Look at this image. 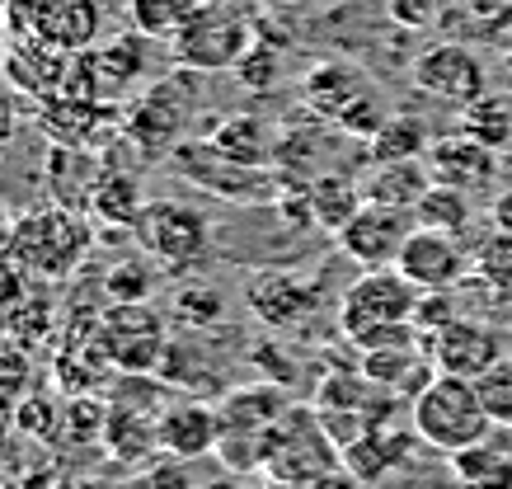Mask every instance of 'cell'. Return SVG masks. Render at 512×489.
<instances>
[{
    "label": "cell",
    "instance_id": "obj_1",
    "mask_svg": "<svg viewBox=\"0 0 512 489\" xmlns=\"http://www.w3.org/2000/svg\"><path fill=\"white\" fill-rule=\"evenodd\" d=\"M419 297L423 292L409 283L400 269H367L343 287L339 306H334V325H339V334L357 353L419 344L423 334H419V325H414Z\"/></svg>",
    "mask_w": 512,
    "mask_h": 489
},
{
    "label": "cell",
    "instance_id": "obj_2",
    "mask_svg": "<svg viewBox=\"0 0 512 489\" xmlns=\"http://www.w3.org/2000/svg\"><path fill=\"white\" fill-rule=\"evenodd\" d=\"M409 424H414V438H419L423 447H433L437 457H456V452H466V447L489 442L494 419L484 410V395L475 381L437 372V377L409 400Z\"/></svg>",
    "mask_w": 512,
    "mask_h": 489
},
{
    "label": "cell",
    "instance_id": "obj_3",
    "mask_svg": "<svg viewBox=\"0 0 512 489\" xmlns=\"http://www.w3.org/2000/svg\"><path fill=\"white\" fill-rule=\"evenodd\" d=\"M5 250L15 254L33 278L62 283V278H71V273L90 259L94 231L85 226L80 212H66V207L47 203V207H33V212H19V217L10 221Z\"/></svg>",
    "mask_w": 512,
    "mask_h": 489
},
{
    "label": "cell",
    "instance_id": "obj_4",
    "mask_svg": "<svg viewBox=\"0 0 512 489\" xmlns=\"http://www.w3.org/2000/svg\"><path fill=\"white\" fill-rule=\"evenodd\" d=\"M254 43L259 33L245 19V10H235L231 0H202L193 19L170 38V52L179 71L212 76V71H235Z\"/></svg>",
    "mask_w": 512,
    "mask_h": 489
},
{
    "label": "cell",
    "instance_id": "obj_5",
    "mask_svg": "<svg viewBox=\"0 0 512 489\" xmlns=\"http://www.w3.org/2000/svg\"><path fill=\"white\" fill-rule=\"evenodd\" d=\"M132 240L146 259H156L165 273H188L207 264L212 254V221L202 217L193 203H174V198H156L146 203V212L132 226Z\"/></svg>",
    "mask_w": 512,
    "mask_h": 489
},
{
    "label": "cell",
    "instance_id": "obj_6",
    "mask_svg": "<svg viewBox=\"0 0 512 489\" xmlns=\"http://www.w3.org/2000/svg\"><path fill=\"white\" fill-rule=\"evenodd\" d=\"M278 485H315L325 475L343 471L339 442L329 438V428L320 424V414L311 410H287L268 433V466Z\"/></svg>",
    "mask_w": 512,
    "mask_h": 489
},
{
    "label": "cell",
    "instance_id": "obj_7",
    "mask_svg": "<svg viewBox=\"0 0 512 489\" xmlns=\"http://www.w3.org/2000/svg\"><path fill=\"white\" fill-rule=\"evenodd\" d=\"M170 170L198 189L217 193L226 203H240V207H264V203H278L287 184H282L278 170H249V165H235L207 142H179L170 151Z\"/></svg>",
    "mask_w": 512,
    "mask_h": 489
},
{
    "label": "cell",
    "instance_id": "obj_8",
    "mask_svg": "<svg viewBox=\"0 0 512 489\" xmlns=\"http://www.w3.org/2000/svg\"><path fill=\"white\" fill-rule=\"evenodd\" d=\"M174 339H165V316L151 301H113L99 316V353L123 377H156Z\"/></svg>",
    "mask_w": 512,
    "mask_h": 489
},
{
    "label": "cell",
    "instance_id": "obj_9",
    "mask_svg": "<svg viewBox=\"0 0 512 489\" xmlns=\"http://www.w3.org/2000/svg\"><path fill=\"white\" fill-rule=\"evenodd\" d=\"M245 306L268 334H296L325 311V278L301 269H259L245 283Z\"/></svg>",
    "mask_w": 512,
    "mask_h": 489
},
{
    "label": "cell",
    "instance_id": "obj_10",
    "mask_svg": "<svg viewBox=\"0 0 512 489\" xmlns=\"http://www.w3.org/2000/svg\"><path fill=\"white\" fill-rule=\"evenodd\" d=\"M193 113V71L160 80L151 90H141L123 109V137L137 146L141 156H170L184 137V118Z\"/></svg>",
    "mask_w": 512,
    "mask_h": 489
},
{
    "label": "cell",
    "instance_id": "obj_11",
    "mask_svg": "<svg viewBox=\"0 0 512 489\" xmlns=\"http://www.w3.org/2000/svg\"><path fill=\"white\" fill-rule=\"evenodd\" d=\"M146 33L127 29L118 38H104L94 43L90 52H76V66H71V85L66 95H85V99H104V104H123L137 80L146 76Z\"/></svg>",
    "mask_w": 512,
    "mask_h": 489
},
{
    "label": "cell",
    "instance_id": "obj_12",
    "mask_svg": "<svg viewBox=\"0 0 512 489\" xmlns=\"http://www.w3.org/2000/svg\"><path fill=\"white\" fill-rule=\"evenodd\" d=\"M419 231V217L409 207H381V203H362L348 226H343L334 245L348 264L357 269H395L400 264V250L409 245V236Z\"/></svg>",
    "mask_w": 512,
    "mask_h": 489
},
{
    "label": "cell",
    "instance_id": "obj_13",
    "mask_svg": "<svg viewBox=\"0 0 512 489\" xmlns=\"http://www.w3.org/2000/svg\"><path fill=\"white\" fill-rule=\"evenodd\" d=\"M409 76L423 95L442 99V104H456V109H470L475 99L489 95V71L466 43H433L423 48L409 66Z\"/></svg>",
    "mask_w": 512,
    "mask_h": 489
},
{
    "label": "cell",
    "instance_id": "obj_14",
    "mask_svg": "<svg viewBox=\"0 0 512 489\" xmlns=\"http://www.w3.org/2000/svg\"><path fill=\"white\" fill-rule=\"evenodd\" d=\"M38 123L52 137V146H76V151H99L104 142L123 137V109L104 99L85 95H57L38 104Z\"/></svg>",
    "mask_w": 512,
    "mask_h": 489
},
{
    "label": "cell",
    "instance_id": "obj_15",
    "mask_svg": "<svg viewBox=\"0 0 512 489\" xmlns=\"http://www.w3.org/2000/svg\"><path fill=\"white\" fill-rule=\"evenodd\" d=\"M395 269L419 287V292H447V287H461L475 269V250L461 245V236H447V231H428L419 226L409 245L400 250V264Z\"/></svg>",
    "mask_w": 512,
    "mask_h": 489
},
{
    "label": "cell",
    "instance_id": "obj_16",
    "mask_svg": "<svg viewBox=\"0 0 512 489\" xmlns=\"http://www.w3.org/2000/svg\"><path fill=\"white\" fill-rule=\"evenodd\" d=\"M428 353H433L437 372H447V377H470L480 381L484 372H494L503 358H508V348H503V334L494 325H484V320H451L447 330H437L423 339Z\"/></svg>",
    "mask_w": 512,
    "mask_h": 489
},
{
    "label": "cell",
    "instance_id": "obj_17",
    "mask_svg": "<svg viewBox=\"0 0 512 489\" xmlns=\"http://www.w3.org/2000/svg\"><path fill=\"white\" fill-rule=\"evenodd\" d=\"M71 66H76V57L62 48H52V43H43V38H19L15 48H5V62H0V71H5V80L15 85L19 95L29 99H57L66 95V85H71Z\"/></svg>",
    "mask_w": 512,
    "mask_h": 489
},
{
    "label": "cell",
    "instance_id": "obj_18",
    "mask_svg": "<svg viewBox=\"0 0 512 489\" xmlns=\"http://www.w3.org/2000/svg\"><path fill=\"white\" fill-rule=\"evenodd\" d=\"M423 160H428V170H433V184L461 189V193H470V198L498 179V151L475 142V137H466V132L433 137V146H428Z\"/></svg>",
    "mask_w": 512,
    "mask_h": 489
},
{
    "label": "cell",
    "instance_id": "obj_19",
    "mask_svg": "<svg viewBox=\"0 0 512 489\" xmlns=\"http://www.w3.org/2000/svg\"><path fill=\"white\" fill-rule=\"evenodd\" d=\"M221 447V410L207 400H179L160 410V452L174 461L207 457Z\"/></svg>",
    "mask_w": 512,
    "mask_h": 489
},
{
    "label": "cell",
    "instance_id": "obj_20",
    "mask_svg": "<svg viewBox=\"0 0 512 489\" xmlns=\"http://www.w3.org/2000/svg\"><path fill=\"white\" fill-rule=\"evenodd\" d=\"M362 372L381 386V391L400 395V400H414V395L437 377V363L428 344H395V348H376V353H362Z\"/></svg>",
    "mask_w": 512,
    "mask_h": 489
},
{
    "label": "cell",
    "instance_id": "obj_21",
    "mask_svg": "<svg viewBox=\"0 0 512 489\" xmlns=\"http://www.w3.org/2000/svg\"><path fill=\"white\" fill-rule=\"evenodd\" d=\"M207 142L217 146L226 160L249 165V170H273V160H278V132L259 113H231V118L212 123Z\"/></svg>",
    "mask_w": 512,
    "mask_h": 489
},
{
    "label": "cell",
    "instance_id": "obj_22",
    "mask_svg": "<svg viewBox=\"0 0 512 489\" xmlns=\"http://www.w3.org/2000/svg\"><path fill=\"white\" fill-rule=\"evenodd\" d=\"M33 38L62 52H90L99 43V5L94 0H43L33 19Z\"/></svg>",
    "mask_w": 512,
    "mask_h": 489
},
{
    "label": "cell",
    "instance_id": "obj_23",
    "mask_svg": "<svg viewBox=\"0 0 512 489\" xmlns=\"http://www.w3.org/2000/svg\"><path fill=\"white\" fill-rule=\"evenodd\" d=\"M99 174H104V165L94 160V151H76V146H52L47 151V189H52V203L66 207V212L90 217Z\"/></svg>",
    "mask_w": 512,
    "mask_h": 489
},
{
    "label": "cell",
    "instance_id": "obj_24",
    "mask_svg": "<svg viewBox=\"0 0 512 489\" xmlns=\"http://www.w3.org/2000/svg\"><path fill=\"white\" fill-rule=\"evenodd\" d=\"M221 433H268L282 414L292 410L278 381H249L221 395Z\"/></svg>",
    "mask_w": 512,
    "mask_h": 489
},
{
    "label": "cell",
    "instance_id": "obj_25",
    "mask_svg": "<svg viewBox=\"0 0 512 489\" xmlns=\"http://www.w3.org/2000/svg\"><path fill=\"white\" fill-rule=\"evenodd\" d=\"M428 189H433L428 160H390V165H372L362 174V198L381 207H409L414 212Z\"/></svg>",
    "mask_w": 512,
    "mask_h": 489
},
{
    "label": "cell",
    "instance_id": "obj_26",
    "mask_svg": "<svg viewBox=\"0 0 512 489\" xmlns=\"http://www.w3.org/2000/svg\"><path fill=\"white\" fill-rule=\"evenodd\" d=\"M367 85H372V80L362 76L357 66H348V62H320V66H311V71H306V80H301V99H306V113H315V118L334 123V118L348 109V99H357Z\"/></svg>",
    "mask_w": 512,
    "mask_h": 489
},
{
    "label": "cell",
    "instance_id": "obj_27",
    "mask_svg": "<svg viewBox=\"0 0 512 489\" xmlns=\"http://www.w3.org/2000/svg\"><path fill=\"white\" fill-rule=\"evenodd\" d=\"M306 203H311V226L339 236L343 226L362 212L367 198H362V179H348L343 170H325L306 184Z\"/></svg>",
    "mask_w": 512,
    "mask_h": 489
},
{
    "label": "cell",
    "instance_id": "obj_28",
    "mask_svg": "<svg viewBox=\"0 0 512 489\" xmlns=\"http://www.w3.org/2000/svg\"><path fill=\"white\" fill-rule=\"evenodd\" d=\"M104 447H109L118 461H151L160 452V414L151 410H127L113 400L109 405V424H104Z\"/></svg>",
    "mask_w": 512,
    "mask_h": 489
},
{
    "label": "cell",
    "instance_id": "obj_29",
    "mask_svg": "<svg viewBox=\"0 0 512 489\" xmlns=\"http://www.w3.org/2000/svg\"><path fill=\"white\" fill-rule=\"evenodd\" d=\"M141 212H146V193H141L137 174H127V170H104L99 174L94 198H90V221H99V226H118V231H132Z\"/></svg>",
    "mask_w": 512,
    "mask_h": 489
},
{
    "label": "cell",
    "instance_id": "obj_30",
    "mask_svg": "<svg viewBox=\"0 0 512 489\" xmlns=\"http://www.w3.org/2000/svg\"><path fill=\"white\" fill-rule=\"evenodd\" d=\"M433 146V132L414 113H390L386 127L367 142V160L372 165H390V160H423Z\"/></svg>",
    "mask_w": 512,
    "mask_h": 489
},
{
    "label": "cell",
    "instance_id": "obj_31",
    "mask_svg": "<svg viewBox=\"0 0 512 489\" xmlns=\"http://www.w3.org/2000/svg\"><path fill=\"white\" fill-rule=\"evenodd\" d=\"M447 461H451V475L466 489H512V457L489 447V442L466 447V452H456Z\"/></svg>",
    "mask_w": 512,
    "mask_h": 489
},
{
    "label": "cell",
    "instance_id": "obj_32",
    "mask_svg": "<svg viewBox=\"0 0 512 489\" xmlns=\"http://www.w3.org/2000/svg\"><path fill=\"white\" fill-rule=\"evenodd\" d=\"M202 0H127V19H132V29L146 33L151 43H170L174 33L184 29L193 10H198Z\"/></svg>",
    "mask_w": 512,
    "mask_h": 489
},
{
    "label": "cell",
    "instance_id": "obj_33",
    "mask_svg": "<svg viewBox=\"0 0 512 489\" xmlns=\"http://www.w3.org/2000/svg\"><path fill=\"white\" fill-rule=\"evenodd\" d=\"M470 212H475L470 193L447 189V184H433V189L423 193V203L414 207L419 226H428V231H447V236H461V231H466Z\"/></svg>",
    "mask_w": 512,
    "mask_h": 489
},
{
    "label": "cell",
    "instance_id": "obj_34",
    "mask_svg": "<svg viewBox=\"0 0 512 489\" xmlns=\"http://www.w3.org/2000/svg\"><path fill=\"white\" fill-rule=\"evenodd\" d=\"M456 132H466V137H475V142L503 151V146L512 142V99L508 95H484V99H475Z\"/></svg>",
    "mask_w": 512,
    "mask_h": 489
},
{
    "label": "cell",
    "instance_id": "obj_35",
    "mask_svg": "<svg viewBox=\"0 0 512 489\" xmlns=\"http://www.w3.org/2000/svg\"><path fill=\"white\" fill-rule=\"evenodd\" d=\"M170 316L184 325V330H207V325H221L226 316V301H221L217 287H198L188 283L170 297Z\"/></svg>",
    "mask_w": 512,
    "mask_h": 489
},
{
    "label": "cell",
    "instance_id": "obj_36",
    "mask_svg": "<svg viewBox=\"0 0 512 489\" xmlns=\"http://www.w3.org/2000/svg\"><path fill=\"white\" fill-rule=\"evenodd\" d=\"M475 278L498 297H512V236L494 231L475 245Z\"/></svg>",
    "mask_w": 512,
    "mask_h": 489
},
{
    "label": "cell",
    "instance_id": "obj_37",
    "mask_svg": "<svg viewBox=\"0 0 512 489\" xmlns=\"http://www.w3.org/2000/svg\"><path fill=\"white\" fill-rule=\"evenodd\" d=\"M156 269L160 264H146V259H123L104 273V297L109 301H146L156 292Z\"/></svg>",
    "mask_w": 512,
    "mask_h": 489
},
{
    "label": "cell",
    "instance_id": "obj_38",
    "mask_svg": "<svg viewBox=\"0 0 512 489\" xmlns=\"http://www.w3.org/2000/svg\"><path fill=\"white\" fill-rule=\"evenodd\" d=\"M386 118H390L386 99H381L372 85H367V90H362L357 99H348V109L334 118V127H339L343 137H362V142H372L376 132L386 127Z\"/></svg>",
    "mask_w": 512,
    "mask_h": 489
},
{
    "label": "cell",
    "instance_id": "obj_39",
    "mask_svg": "<svg viewBox=\"0 0 512 489\" xmlns=\"http://www.w3.org/2000/svg\"><path fill=\"white\" fill-rule=\"evenodd\" d=\"M278 76H282V52H278V43L273 38H259L254 48L245 52V62L235 66V80L240 85H249V90H273L278 85Z\"/></svg>",
    "mask_w": 512,
    "mask_h": 489
},
{
    "label": "cell",
    "instance_id": "obj_40",
    "mask_svg": "<svg viewBox=\"0 0 512 489\" xmlns=\"http://www.w3.org/2000/svg\"><path fill=\"white\" fill-rule=\"evenodd\" d=\"M5 330L15 344H38L52 334V301L43 297H24L15 311H5Z\"/></svg>",
    "mask_w": 512,
    "mask_h": 489
},
{
    "label": "cell",
    "instance_id": "obj_41",
    "mask_svg": "<svg viewBox=\"0 0 512 489\" xmlns=\"http://www.w3.org/2000/svg\"><path fill=\"white\" fill-rule=\"evenodd\" d=\"M475 386H480V395H484L489 419H494V424H512V358H503L494 372H484Z\"/></svg>",
    "mask_w": 512,
    "mask_h": 489
},
{
    "label": "cell",
    "instance_id": "obj_42",
    "mask_svg": "<svg viewBox=\"0 0 512 489\" xmlns=\"http://www.w3.org/2000/svg\"><path fill=\"white\" fill-rule=\"evenodd\" d=\"M451 320H461L456 287H447V292H423V297H419V311H414V325H419L423 339H428V334H437V330H447Z\"/></svg>",
    "mask_w": 512,
    "mask_h": 489
},
{
    "label": "cell",
    "instance_id": "obj_43",
    "mask_svg": "<svg viewBox=\"0 0 512 489\" xmlns=\"http://www.w3.org/2000/svg\"><path fill=\"white\" fill-rule=\"evenodd\" d=\"M33 386V358L15 339L0 344V395H24Z\"/></svg>",
    "mask_w": 512,
    "mask_h": 489
},
{
    "label": "cell",
    "instance_id": "obj_44",
    "mask_svg": "<svg viewBox=\"0 0 512 489\" xmlns=\"http://www.w3.org/2000/svg\"><path fill=\"white\" fill-rule=\"evenodd\" d=\"M29 278H33V273L24 269V264H19L5 245H0V316H5V311H15L19 301L29 297Z\"/></svg>",
    "mask_w": 512,
    "mask_h": 489
},
{
    "label": "cell",
    "instance_id": "obj_45",
    "mask_svg": "<svg viewBox=\"0 0 512 489\" xmlns=\"http://www.w3.org/2000/svg\"><path fill=\"white\" fill-rule=\"evenodd\" d=\"M442 15V0H395L390 5V19L404 24V29H428Z\"/></svg>",
    "mask_w": 512,
    "mask_h": 489
},
{
    "label": "cell",
    "instance_id": "obj_46",
    "mask_svg": "<svg viewBox=\"0 0 512 489\" xmlns=\"http://www.w3.org/2000/svg\"><path fill=\"white\" fill-rule=\"evenodd\" d=\"M489 221H494V231L512 236V189H503L494 203H489Z\"/></svg>",
    "mask_w": 512,
    "mask_h": 489
},
{
    "label": "cell",
    "instance_id": "obj_47",
    "mask_svg": "<svg viewBox=\"0 0 512 489\" xmlns=\"http://www.w3.org/2000/svg\"><path fill=\"white\" fill-rule=\"evenodd\" d=\"M15 99H0V156L10 151V137H15Z\"/></svg>",
    "mask_w": 512,
    "mask_h": 489
},
{
    "label": "cell",
    "instance_id": "obj_48",
    "mask_svg": "<svg viewBox=\"0 0 512 489\" xmlns=\"http://www.w3.org/2000/svg\"><path fill=\"white\" fill-rule=\"evenodd\" d=\"M198 489H240V485H235L231 475H217V480H207V485H198Z\"/></svg>",
    "mask_w": 512,
    "mask_h": 489
},
{
    "label": "cell",
    "instance_id": "obj_49",
    "mask_svg": "<svg viewBox=\"0 0 512 489\" xmlns=\"http://www.w3.org/2000/svg\"><path fill=\"white\" fill-rule=\"evenodd\" d=\"M278 5H282V0H278Z\"/></svg>",
    "mask_w": 512,
    "mask_h": 489
}]
</instances>
